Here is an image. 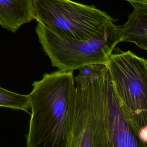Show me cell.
I'll return each mask as SVG.
<instances>
[{
  "label": "cell",
  "mask_w": 147,
  "mask_h": 147,
  "mask_svg": "<svg viewBox=\"0 0 147 147\" xmlns=\"http://www.w3.org/2000/svg\"><path fill=\"white\" fill-rule=\"evenodd\" d=\"M32 86L26 147H68L76 98L73 72L44 74Z\"/></svg>",
  "instance_id": "obj_1"
},
{
  "label": "cell",
  "mask_w": 147,
  "mask_h": 147,
  "mask_svg": "<svg viewBox=\"0 0 147 147\" xmlns=\"http://www.w3.org/2000/svg\"><path fill=\"white\" fill-rule=\"evenodd\" d=\"M98 64L79 69L74 123L68 147H95L96 83Z\"/></svg>",
  "instance_id": "obj_6"
},
{
  "label": "cell",
  "mask_w": 147,
  "mask_h": 147,
  "mask_svg": "<svg viewBox=\"0 0 147 147\" xmlns=\"http://www.w3.org/2000/svg\"><path fill=\"white\" fill-rule=\"evenodd\" d=\"M95 139V147H146L122 109L103 64L97 70Z\"/></svg>",
  "instance_id": "obj_5"
},
{
  "label": "cell",
  "mask_w": 147,
  "mask_h": 147,
  "mask_svg": "<svg viewBox=\"0 0 147 147\" xmlns=\"http://www.w3.org/2000/svg\"><path fill=\"white\" fill-rule=\"evenodd\" d=\"M33 0H0V25L11 32L34 20Z\"/></svg>",
  "instance_id": "obj_8"
},
{
  "label": "cell",
  "mask_w": 147,
  "mask_h": 147,
  "mask_svg": "<svg viewBox=\"0 0 147 147\" xmlns=\"http://www.w3.org/2000/svg\"><path fill=\"white\" fill-rule=\"evenodd\" d=\"M36 33L52 65L74 71L93 64H106L120 42L118 26L112 23L106 32L81 40L59 35L37 22Z\"/></svg>",
  "instance_id": "obj_2"
},
{
  "label": "cell",
  "mask_w": 147,
  "mask_h": 147,
  "mask_svg": "<svg viewBox=\"0 0 147 147\" xmlns=\"http://www.w3.org/2000/svg\"><path fill=\"white\" fill-rule=\"evenodd\" d=\"M127 21L118 26L120 42H132L147 51V5H132Z\"/></svg>",
  "instance_id": "obj_7"
},
{
  "label": "cell",
  "mask_w": 147,
  "mask_h": 147,
  "mask_svg": "<svg viewBox=\"0 0 147 147\" xmlns=\"http://www.w3.org/2000/svg\"><path fill=\"white\" fill-rule=\"evenodd\" d=\"M146 146V147H147V145H146V146Z\"/></svg>",
  "instance_id": "obj_11"
},
{
  "label": "cell",
  "mask_w": 147,
  "mask_h": 147,
  "mask_svg": "<svg viewBox=\"0 0 147 147\" xmlns=\"http://www.w3.org/2000/svg\"><path fill=\"white\" fill-rule=\"evenodd\" d=\"M117 50L106 65L119 105L139 134L147 127V59Z\"/></svg>",
  "instance_id": "obj_3"
},
{
  "label": "cell",
  "mask_w": 147,
  "mask_h": 147,
  "mask_svg": "<svg viewBox=\"0 0 147 147\" xmlns=\"http://www.w3.org/2000/svg\"><path fill=\"white\" fill-rule=\"evenodd\" d=\"M34 19L53 32L84 40L106 32L115 20L93 5L71 0H33Z\"/></svg>",
  "instance_id": "obj_4"
},
{
  "label": "cell",
  "mask_w": 147,
  "mask_h": 147,
  "mask_svg": "<svg viewBox=\"0 0 147 147\" xmlns=\"http://www.w3.org/2000/svg\"><path fill=\"white\" fill-rule=\"evenodd\" d=\"M0 107L29 113L30 109L29 95L14 92L0 87Z\"/></svg>",
  "instance_id": "obj_9"
},
{
  "label": "cell",
  "mask_w": 147,
  "mask_h": 147,
  "mask_svg": "<svg viewBox=\"0 0 147 147\" xmlns=\"http://www.w3.org/2000/svg\"><path fill=\"white\" fill-rule=\"evenodd\" d=\"M128 1L131 5L137 4L147 5V0H125Z\"/></svg>",
  "instance_id": "obj_10"
}]
</instances>
